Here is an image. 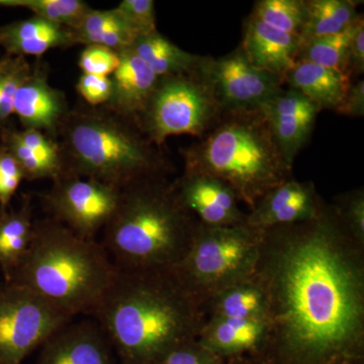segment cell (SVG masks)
I'll use <instances>...</instances> for the list:
<instances>
[{"label":"cell","mask_w":364,"mask_h":364,"mask_svg":"<svg viewBox=\"0 0 364 364\" xmlns=\"http://www.w3.org/2000/svg\"><path fill=\"white\" fill-rule=\"evenodd\" d=\"M205 318L267 321V298L259 280L253 275L234 282L203 305Z\"/></svg>","instance_id":"22"},{"label":"cell","mask_w":364,"mask_h":364,"mask_svg":"<svg viewBox=\"0 0 364 364\" xmlns=\"http://www.w3.org/2000/svg\"><path fill=\"white\" fill-rule=\"evenodd\" d=\"M70 30L75 45L102 46L116 52L131 48L140 37L114 9H90L80 23Z\"/></svg>","instance_id":"23"},{"label":"cell","mask_w":364,"mask_h":364,"mask_svg":"<svg viewBox=\"0 0 364 364\" xmlns=\"http://www.w3.org/2000/svg\"><path fill=\"white\" fill-rule=\"evenodd\" d=\"M335 364H364V359H360V360L342 361V363H335Z\"/></svg>","instance_id":"42"},{"label":"cell","mask_w":364,"mask_h":364,"mask_svg":"<svg viewBox=\"0 0 364 364\" xmlns=\"http://www.w3.org/2000/svg\"><path fill=\"white\" fill-rule=\"evenodd\" d=\"M306 20L301 39V47L312 41L344 32L363 14L348 0H306Z\"/></svg>","instance_id":"26"},{"label":"cell","mask_w":364,"mask_h":364,"mask_svg":"<svg viewBox=\"0 0 364 364\" xmlns=\"http://www.w3.org/2000/svg\"><path fill=\"white\" fill-rule=\"evenodd\" d=\"M198 70L222 114L257 111L284 90V82L256 68L238 46L225 56H202Z\"/></svg>","instance_id":"10"},{"label":"cell","mask_w":364,"mask_h":364,"mask_svg":"<svg viewBox=\"0 0 364 364\" xmlns=\"http://www.w3.org/2000/svg\"><path fill=\"white\" fill-rule=\"evenodd\" d=\"M262 234L246 224L208 227L198 223L191 247L174 269L203 308L225 287L254 274Z\"/></svg>","instance_id":"7"},{"label":"cell","mask_w":364,"mask_h":364,"mask_svg":"<svg viewBox=\"0 0 364 364\" xmlns=\"http://www.w3.org/2000/svg\"><path fill=\"white\" fill-rule=\"evenodd\" d=\"M122 191L93 179L62 173L44 196L48 217L85 238L95 235L111 221Z\"/></svg>","instance_id":"11"},{"label":"cell","mask_w":364,"mask_h":364,"mask_svg":"<svg viewBox=\"0 0 364 364\" xmlns=\"http://www.w3.org/2000/svg\"><path fill=\"white\" fill-rule=\"evenodd\" d=\"M182 205L208 227H235L246 224L247 214L241 210L240 200L234 189L217 177L184 169L173 181Z\"/></svg>","instance_id":"12"},{"label":"cell","mask_w":364,"mask_h":364,"mask_svg":"<svg viewBox=\"0 0 364 364\" xmlns=\"http://www.w3.org/2000/svg\"><path fill=\"white\" fill-rule=\"evenodd\" d=\"M117 53L119 64L109 76L111 97L105 105L112 112L136 122L156 88L159 77L131 48Z\"/></svg>","instance_id":"19"},{"label":"cell","mask_w":364,"mask_h":364,"mask_svg":"<svg viewBox=\"0 0 364 364\" xmlns=\"http://www.w3.org/2000/svg\"><path fill=\"white\" fill-rule=\"evenodd\" d=\"M63 173L93 179L123 191L153 176H167L170 166L161 147L151 142L135 119L105 105L70 109L60 127Z\"/></svg>","instance_id":"3"},{"label":"cell","mask_w":364,"mask_h":364,"mask_svg":"<svg viewBox=\"0 0 364 364\" xmlns=\"http://www.w3.org/2000/svg\"><path fill=\"white\" fill-rule=\"evenodd\" d=\"M131 49L159 78L193 72L202 58L181 49L158 31L138 37Z\"/></svg>","instance_id":"25"},{"label":"cell","mask_w":364,"mask_h":364,"mask_svg":"<svg viewBox=\"0 0 364 364\" xmlns=\"http://www.w3.org/2000/svg\"><path fill=\"white\" fill-rule=\"evenodd\" d=\"M117 267L102 243L47 217L35 222L32 241L11 279L73 318L92 314Z\"/></svg>","instance_id":"5"},{"label":"cell","mask_w":364,"mask_h":364,"mask_svg":"<svg viewBox=\"0 0 364 364\" xmlns=\"http://www.w3.org/2000/svg\"><path fill=\"white\" fill-rule=\"evenodd\" d=\"M223 364H272L267 358L261 356H242V358L228 359Z\"/></svg>","instance_id":"41"},{"label":"cell","mask_w":364,"mask_h":364,"mask_svg":"<svg viewBox=\"0 0 364 364\" xmlns=\"http://www.w3.org/2000/svg\"><path fill=\"white\" fill-rule=\"evenodd\" d=\"M255 275L267 298L272 364L364 359V246L334 203L316 219L263 231Z\"/></svg>","instance_id":"1"},{"label":"cell","mask_w":364,"mask_h":364,"mask_svg":"<svg viewBox=\"0 0 364 364\" xmlns=\"http://www.w3.org/2000/svg\"><path fill=\"white\" fill-rule=\"evenodd\" d=\"M91 315L119 364H157L172 349L198 339L207 318L174 267L117 268Z\"/></svg>","instance_id":"2"},{"label":"cell","mask_w":364,"mask_h":364,"mask_svg":"<svg viewBox=\"0 0 364 364\" xmlns=\"http://www.w3.org/2000/svg\"><path fill=\"white\" fill-rule=\"evenodd\" d=\"M35 221L30 198H23L20 210L0 208V267L6 282L11 275L30 246Z\"/></svg>","instance_id":"24"},{"label":"cell","mask_w":364,"mask_h":364,"mask_svg":"<svg viewBox=\"0 0 364 364\" xmlns=\"http://www.w3.org/2000/svg\"><path fill=\"white\" fill-rule=\"evenodd\" d=\"M361 20H363V16L344 32L321 38L304 45L299 53V61L305 60L312 62L317 65L342 72L349 77L347 73L349 45L352 36Z\"/></svg>","instance_id":"27"},{"label":"cell","mask_w":364,"mask_h":364,"mask_svg":"<svg viewBox=\"0 0 364 364\" xmlns=\"http://www.w3.org/2000/svg\"><path fill=\"white\" fill-rule=\"evenodd\" d=\"M336 112L349 117L364 116V81L363 79L356 83H351L343 102Z\"/></svg>","instance_id":"40"},{"label":"cell","mask_w":364,"mask_h":364,"mask_svg":"<svg viewBox=\"0 0 364 364\" xmlns=\"http://www.w3.org/2000/svg\"><path fill=\"white\" fill-rule=\"evenodd\" d=\"M224 360L198 342L191 340L172 349L157 364H223Z\"/></svg>","instance_id":"37"},{"label":"cell","mask_w":364,"mask_h":364,"mask_svg":"<svg viewBox=\"0 0 364 364\" xmlns=\"http://www.w3.org/2000/svg\"><path fill=\"white\" fill-rule=\"evenodd\" d=\"M114 9L139 36L157 31L156 13L153 0H123Z\"/></svg>","instance_id":"33"},{"label":"cell","mask_w":364,"mask_h":364,"mask_svg":"<svg viewBox=\"0 0 364 364\" xmlns=\"http://www.w3.org/2000/svg\"><path fill=\"white\" fill-rule=\"evenodd\" d=\"M198 225L173 181L153 176L122 191L102 244L122 269L174 267L191 247Z\"/></svg>","instance_id":"4"},{"label":"cell","mask_w":364,"mask_h":364,"mask_svg":"<svg viewBox=\"0 0 364 364\" xmlns=\"http://www.w3.org/2000/svg\"><path fill=\"white\" fill-rule=\"evenodd\" d=\"M2 146L16 158L28 181L52 179L55 181L59 173L47 164L33 151L26 147L16 135V131L6 130L2 133Z\"/></svg>","instance_id":"31"},{"label":"cell","mask_w":364,"mask_h":364,"mask_svg":"<svg viewBox=\"0 0 364 364\" xmlns=\"http://www.w3.org/2000/svg\"><path fill=\"white\" fill-rule=\"evenodd\" d=\"M221 116L217 100L196 68L159 78L136 123L151 142L162 147L171 136L203 138Z\"/></svg>","instance_id":"8"},{"label":"cell","mask_w":364,"mask_h":364,"mask_svg":"<svg viewBox=\"0 0 364 364\" xmlns=\"http://www.w3.org/2000/svg\"><path fill=\"white\" fill-rule=\"evenodd\" d=\"M364 72V21H360L352 36L347 58L349 77L363 75Z\"/></svg>","instance_id":"39"},{"label":"cell","mask_w":364,"mask_h":364,"mask_svg":"<svg viewBox=\"0 0 364 364\" xmlns=\"http://www.w3.org/2000/svg\"><path fill=\"white\" fill-rule=\"evenodd\" d=\"M1 287H2L1 284H0V289H1Z\"/></svg>","instance_id":"43"},{"label":"cell","mask_w":364,"mask_h":364,"mask_svg":"<svg viewBox=\"0 0 364 364\" xmlns=\"http://www.w3.org/2000/svg\"><path fill=\"white\" fill-rule=\"evenodd\" d=\"M76 90L90 107H102L109 100L112 81L109 77L82 73L79 77Z\"/></svg>","instance_id":"38"},{"label":"cell","mask_w":364,"mask_h":364,"mask_svg":"<svg viewBox=\"0 0 364 364\" xmlns=\"http://www.w3.org/2000/svg\"><path fill=\"white\" fill-rule=\"evenodd\" d=\"M335 207L344 227L359 245L364 246V191L354 189L342 193L335 200Z\"/></svg>","instance_id":"32"},{"label":"cell","mask_w":364,"mask_h":364,"mask_svg":"<svg viewBox=\"0 0 364 364\" xmlns=\"http://www.w3.org/2000/svg\"><path fill=\"white\" fill-rule=\"evenodd\" d=\"M69 111L65 95L50 85L43 67L32 68L14 97V114L23 130L42 132L55 141Z\"/></svg>","instance_id":"15"},{"label":"cell","mask_w":364,"mask_h":364,"mask_svg":"<svg viewBox=\"0 0 364 364\" xmlns=\"http://www.w3.org/2000/svg\"><path fill=\"white\" fill-rule=\"evenodd\" d=\"M36 364H114L111 342L97 323L66 325L42 346Z\"/></svg>","instance_id":"16"},{"label":"cell","mask_w":364,"mask_h":364,"mask_svg":"<svg viewBox=\"0 0 364 364\" xmlns=\"http://www.w3.org/2000/svg\"><path fill=\"white\" fill-rule=\"evenodd\" d=\"M31 71L32 67L25 57L6 56L0 59V129L14 114L16 90Z\"/></svg>","instance_id":"30"},{"label":"cell","mask_w":364,"mask_h":364,"mask_svg":"<svg viewBox=\"0 0 364 364\" xmlns=\"http://www.w3.org/2000/svg\"><path fill=\"white\" fill-rule=\"evenodd\" d=\"M16 135L26 147L33 151L38 156L42 158L49 166L55 171L58 172L59 176L63 173V164H62L61 155L58 144L44 133L33 129L16 131Z\"/></svg>","instance_id":"35"},{"label":"cell","mask_w":364,"mask_h":364,"mask_svg":"<svg viewBox=\"0 0 364 364\" xmlns=\"http://www.w3.org/2000/svg\"><path fill=\"white\" fill-rule=\"evenodd\" d=\"M25 173L11 152L0 147V208H7Z\"/></svg>","instance_id":"36"},{"label":"cell","mask_w":364,"mask_h":364,"mask_svg":"<svg viewBox=\"0 0 364 364\" xmlns=\"http://www.w3.org/2000/svg\"><path fill=\"white\" fill-rule=\"evenodd\" d=\"M1 7H21L35 16L73 28L91 9L82 0H0Z\"/></svg>","instance_id":"29"},{"label":"cell","mask_w":364,"mask_h":364,"mask_svg":"<svg viewBox=\"0 0 364 364\" xmlns=\"http://www.w3.org/2000/svg\"><path fill=\"white\" fill-rule=\"evenodd\" d=\"M73 45L70 28L35 16L0 28V47L9 56L41 57L50 50Z\"/></svg>","instance_id":"20"},{"label":"cell","mask_w":364,"mask_h":364,"mask_svg":"<svg viewBox=\"0 0 364 364\" xmlns=\"http://www.w3.org/2000/svg\"><path fill=\"white\" fill-rule=\"evenodd\" d=\"M324 200L311 181H299L294 177L268 191L251 208L246 225L258 231L296 224L316 219L322 212Z\"/></svg>","instance_id":"13"},{"label":"cell","mask_w":364,"mask_h":364,"mask_svg":"<svg viewBox=\"0 0 364 364\" xmlns=\"http://www.w3.org/2000/svg\"><path fill=\"white\" fill-rule=\"evenodd\" d=\"M198 340L224 361L242 356L262 358L268 341L267 321L208 318Z\"/></svg>","instance_id":"18"},{"label":"cell","mask_w":364,"mask_h":364,"mask_svg":"<svg viewBox=\"0 0 364 364\" xmlns=\"http://www.w3.org/2000/svg\"><path fill=\"white\" fill-rule=\"evenodd\" d=\"M240 46L256 68L272 74L282 82L287 74L298 63L301 50L298 36L275 30L252 14L245 21Z\"/></svg>","instance_id":"17"},{"label":"cell","mask_w":364,"mask_h":364,"mask_svg":"<svg viewBox=\"0 0 364 364\" xmlns=\"http://www.w3.org/2000/svg\"><path fill=\"white\" fill-rule=\"evenodd\" d=\"M72 317L14 282L0 289V364H21Z\"/></svg>","instance_id":"9"},{"label":"cell","mask_w":364,"mask_h":364,"mask_svg":"<svg viewBox=\"0 0 364 364\" xmlns=\"http://www.w3.org/2000/svg\"><path fill=\"white\" fill-rule=\"evenodd\" d=\"M119 64V53L102 46H85L78 60L82 73L109 77Z\"/></svg>","instance_id":"34"},{"label":"cell","mask_w":364,"mask_h":364,"mask_svg":"<svg viewBox=\"0 0 364 364\" xmlns=\"http://www.w3.org/2000/svg\"><path fill=\"white\" fill-rule=\"evenodd\" d=\"M186 168L221 179L253 208L293 177L261 109L224 112L200 142L183 151Z\"/></svg>","instance_id":"6"},{"label":"cell","mask_w":364,"mask_h":364,"mask_svg":"<svg viewBox=\"0 0 364 364\" xmlns=\"http://www.w3.org/2000/svg\"><path fill=\"white\" fill-rule=\"evenodd\" d=\"M317 105L321 111L337 112L351 85V78L342 72L299 60L284 81Z\"/></svg>","instance_id":"21"},{"label":"cell","mask_w":364,"mask_h":364,"mask_svg":"<svg viewBox=\"0 0 364 364\" xmlns=\"http://www.w3.org/2000/svg\"><path fill=\"white\" fill-rule=\"evenodd\" d=\"M251 14L275 30L301 37L306 20V1L259 0Z\"/></svg>","instance_id":"28"},{"label":"cell","mask_w":364,"mask_h":364,"mask_svg":"<svg viewBox=\"0 0 364 364\" xmlns=\"http://www.w3.org/2000/svg\"><path fill=\"white\" fill-rule=\"evenodd\" d=\"M284 159L294 166L310 140L321 109L299 91L287 88L261 107Z\"/></svg>","instance_id":"14"}]
</instances>
